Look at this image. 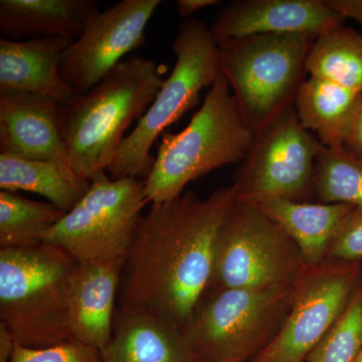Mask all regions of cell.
I'll return each instance as SVG.
<instances>
[{
	"label": "cell",
	"mask_w": 362,
	"mask_h": 362,
	"mask_svg": "<svg viewBox=\"0 0 362 362\" xmlns=\"http://www.w3.org/2000/svg\"><path fill=\"white\" fill-rule=\"evenodd\" d=\"M237 201L232 185L206 199L187 192L151 204L124 262L118 310L150 314L182 330L211 285L221 230Z\"/></svg>",
	"instance_id": "6da1fadb"
},
{
	"label": "cell",
	"mask_w": 362,
	"mask_h": 362,
	"mask_svg": "<svg viewBox=\"0 0 362 362\" xmlns=\"http://www.w3.org/2000/svg\"><path fill=\"white\" fill-rule=\"evenodd\" d=\"M165 78L152 59H124L92 90L59 107L71 169L92 182L107 173L126 130L148 110Z\"/></svg>",
	"instance_id": "7a4b0ae2"
},
{
	"label": "cell",
	"mask_w": 362,
	"mask_h": 362,
	"mask_svg": "<svg viewBox=\"0 0 362 362\" xmlns=\"http://www.w3.org/2000/svg\"><path fill=\"white\" fill-rule=\"evenodd\" d=\"M256 133L243 117L228 80L218 76L201 108L180 132H164L153 168L147 176L149 204L173 201L190 182L216 169L240 163Z\"/></svg>",
	"instance_id": "3957f363"
},
{
	"label": "cell",
	"mask_w": 362,
	"mask_h": 362,
	"mask_svg": "<svg viewBox=\"0 0 362 362\" xmlns=\"http://www.w3.org/2000/svg\"><path fill=\"white\" fill-rule=\"evenodd\" d=\"M76 264L63 249L45 243L0 249V323L21 346L47 349L76 342L68 314Z\"/></svg>",
	"instance_id": "277c9868"
},
{
	"label": "cell",
	"mask_w": 362,
	"mask_h": 362,
	"mask_svg": "<svg viewBox=\"0 0 362 362\" xmlns=\"http://www.w3.org/2000/svg\"><path fill=\"white\" fill-rule=\"evenodd\" d=\"M176 62L158 95L134 130L125 136L107 173L111 180L145 177L153 168L150 150L166 128L199 102L204 88L221 75L218 44L204 21L181 23L173 45Z\"/></svg>",
	"instance_id": "5b68a950"
},
{
	"label": "cell",
	"mask_w": 362,
	"mask_h": 362,
	"mask_svg": "<svg viewBox=\"0 0 362 362\" xmlns=\"http://www.w3.org/2000/svg\"><path fill=\"white\" fill-rule=\"evenodd\" d=\"M316 37L256 35L218 42L221 75L255 133L294 106Z\"/></svg>",
	"instance_id": "8992f818"
},
{
	"label": "cell",
	"mask_w": 362,
	"mask_h": 362,
	"mask_svg": "<svg viewBox=\"0 0 362 362\" xmlns=\"http://www.w3.org/2000/svg\"><path fill=\"white\" fill-rule=\"evenodd\" d=\"M294 285L207 293L183 337L202 362H252L282 329Z\"/></svg>",
	"instance_id": "52a82bcc"
},
{
	"label": "cell",
	"mask_w": 362,
	"mask_h": 362,
	"mask_svg": "<svg viewBox=\"0 0 362 362\" xmlns=\"http://www.w3.org/2000/svg\"><path fill=\"white\" fill-rule=\"evenodd\" d=\"M308 267L294 240L259 204L238 199L221 230L206 294L292 286Z\"/></svg>",
	"instance_id": "ba28073f"
},
{
	"label": "cell",
	"mask_w": 362,
	"mask_h": 362,
	"mask_svg": "<svg viewBox=\"0 0 362 362\" xmlns=\"http://www.w3.org/2000/svg\"><path fill=\"white\" fill-rule=\"evenodd\" d=\"M147 204L144 180H111L104 173L44 243L61 247L78 263L125 261Z\"/></svg>",
	"instance_id": "9c48e42d"
},
{
	"label": "cell",
	"mask_w": 362,
	"mask_h": 362,
	"mask_svg": "<svg viewBox=\"0 0 362 362\" xmlns=\"http://www.w3.org/2000/svg\"><path fill=\"white\" fill-rule=\"evenodd\" d=\"M321 143L300 123L294 106L255 136L235 170L233 185L240 201L281 199L309 202L314 197L316 160Z\"/></svg>",
	"instance_id": "30bf717a"
},
{
	"label": "cell",
	"mask_w": 362,
	"mask_h": 362,
	"mask_svg": "<svg viewBox=\"0 0 362 362\" xmlns=\"http://www.w3.org/2000/svg\"><path fill=\"white\" fill-rule=\"evenodd\" d=\"M362 279L361 262L327 259L295 283L289 315L277 337L252 362H303L343 315Z\"/></svg>",
	"instance_id": "8fae6325"
},
{
	"label": "cell",
	"mask_w": 362,
	"mask_h": 362,
	"mask_svg": "<svg viewBox=\"0 0 362 362\" xmlns=\"http://www.w3.org/2000/svg\"><path fill=\"white\" fill-rule=\"evenodd\" d=\"M161 0H121L93 13L78 40L64 52L61 75L78 94H86L124 57L141 47L145 30Z\"/></svg>",
	"instance_id": "7c38bea8"
},
{
	"label": "cell",
	"mask_w": 362,
	"mask_h": 362,
	"mask_svg": "<svg viewBox=\"0 0 362 362\" xmlns=\"http://www.w3.org/2000/svg\"><path fill=\"white\" fill-rule=\"evenodd\" d=\"M326 0H238L223 7L211 26L216 42L256 35H309L342 25Z\"/></svg>",
	"instance_id": "4fadbf2b"
},
{
	"label": "cell",
	"mask_w": 362,
	"mask_h": 362,
	"mask_svg": "<svg viewBox=\"0 0 362 362\" xmlns=\"http://www.w3.org/2000/svg\"><path fill=\"white\" fill-rule=\"evenodd\" d=\"M59 104L26 92H0V154L70 165L59 126Z\"/></svg>",
	"instance_id": "5bb4252c"
},
{
	"label": "cell",
	"mask_w": 362,
	"mask_h": 362,
	"mask_svg": "<svg viewBox=\"0 0 362 362\" xmlns=\"http://www.w3.org/2000/svg\"><path fill=\"white\" fill-rule=\"evenodd\" d=\"M124 262H83L71 272L69 325L76 342L101 352L113 334Z\"/></svg>",
	"instance_id": "9a60e30c"
},
{
	"label": "cell",
	"mask_w": 362,
	"mask_h": 362,
	"mask_svg": "<svg viewBox=\"0 0 362 362\" xmlns=\"http://www.w3.org/2000/svg\"><path fill=\"white\" fill-rule=\"evenodd\" d=\"M73 42L66 37L23 42L0 37V92L33 93L68 104L78 93L62 77L61 64Z\"/></svg>",
	"instance_id": "2e32d148"
},
{
	"label": "cell",
	"mask_w": 362,
	"mask_h": 362,
	"mask_svg": "<svg viewBox=\"0 0 362 362\" xmlns=\"http://www.w3.org/2000/svg\"><path fill=\"white\" fill-rule=\"evenodd\" d=\"M100 362H202L182 331L146 313L117 309L113 334Z\"/></svg>",
	"instance_id": "e0dca14e"
},
{
	"label": "cell",
	"mask_w": 362,
	"mask_h": 362,
	"mask_svg": "<svg viewBox=\"0 0 362 362\" xmlns=\"http://www.w3.org/2000/svg\"><path fill=\"white\" fill-rule=\"evenodd\" d=\"M98 11L95 0H1L0 33L14 42L49 37L76 40Z\"/></svg>",
	"instance_id": "ac0fdd59"
},
{
	"label": "cell",
	"mask_w": 362,
	"mask_h": 362,
	"mask_svg": "<svg viewBox=\"0 0 362 362\" xmlns=\"http://www.w3.org/2000/svg\"><path fill=\"white\" fill-rule=\"evenodd\" d=\"M257 204L294 240L308 266L318 265L328 259L340 223L354 207L281 199Z\"/></svg>",
	"instance_id": "d6986e66"
},
{
	"label": "cell",
	"mask_w": 362,
	"mask_h": 362,
	"mask_svg": "<svg viewBox=\"0 0 362 362\" xmlns=\"http://www.w3.org/2000/svg\"><path fill=\"white\" fill-rule=\"evenodd\" d=\"M361 94L310 77L300 88L294 108L304 129L315 133L324 146L335 148L346 143Z\"/></svg>",
	"instance_id": "ffe728a7"
},
{
	"label": "cell",
	"mask_w": 362,
	"mask_h": 362,
	"mask_svg": "<svg viewBox=\"0 0 362 362\" xmlns=\"http://www.w3.org/2000/svg\"><path fill=\"white\" fill-rule=\"evenodd\" d=\"M92 182L84 180L70 165L54 161L28 160L0 154V188L11 192H33L69 213Z\"/></svg>",
	"instance_id": "44dd1931"
},
{
	"label": "cell",
	"mask_w": 362,
	"mask_h": 362,
	"mask_svg": "<svg viewBox=\"0 0 362 362\" xmlns=\"http://www.w3.org/2000/svg\"><path fill=\"white\" fill-rule=\"evenodd\" d=\"M310 77L362 93V33L340 25L314 40L306 61Z\"/></svg>",
	"instance_id": "7402d4cb"
},
{
	"label": "cell",
	"mask_w": 362,
	"mask_h": 362,
	"mask_svg": "<svg viewBox=\"0 0 362 362\" xmlns=\"http://www.w3.org/2000/svg\"><path fill=\"white\" fill-rule=\"evenodd\" d=\"M65 214L51 202L32 201L18 192L0 190V249L42 244Z\"/></svg>",
	"instance_id": "603a6c76"
},
{
	"label": "cell",
	"mask_w": 362,
	"mask_h": 362,
	"mask_svg": "<svg viewBox=\"0 0 362 362\" xmlns=\"http://www.w3.org/2000/svg\"><path fill=\"white\" fill-rule=\"evenodd\" d=\"M314 197L321 204H344L362 209V156L343 146L321 144L316 160Z\"/></svg>",
	"instance_id": "cb8c5ba5"
},
{
	"label": "cell",
	"mask_w": 362,
	"mask_h": 362,
	"mask_svg": "<svg viewBox=\"0 0 362 362\" xmlns=\"http://www.w3.org/2000/svg\"><path fill=\"white\" fill-rule=\"evenodd\" d=\"M362 349V279L349 306L306 362H354Z\"/></svg>",
	"instance_id": "d4e9b609"
},
{
	"label": "cell",
	"mask_w": 362,
	"mask_h": 362,
	"mask_svg": "<svg viewBox=\"0 0 362 362\" xmlns=\"http://www.w3.org/2000/svg\"><path fill=\"white\" fill-rule=\"evenodd\" d=\"M11 362H100V351L78 342L47 349H28L16 343Z\"/></svg>",
	"instance_id": "484cf974"
},
{
	"label": "cell",
	"mask_w": 362,
	"mask_h": 362,
	"mask_svg": "<svg viewBox=\"0 0 362 362\" xmlns=\"http://www.w3.org/2000/svg\"><path fill=\"white\" fill-rule=\"evenodd\" d=\"M328 259L362 261V209L352 207L343 218L331 244Z\"/></svg>",
	"instance_id": "4316f807"
},
{
	"label": "cell",
	"mask_w": 362,
	"mask_h": 362,
	"mask_svg": "<svg viewBox=\"0 0 362 362\" xmlns=\"http://www.w3.org/2000/svg\"><path fill=\"white\" fill-rule=\"evenodd\" d=\"M326 4L343 18H354L362 28V0H326Z\"/></svg>",
	"instance_id": "83f0119b"
},
{
	"label": "cell",
	"mask_w": 362,
	"mask_h": 362,
	"mask_svg": "<svg viewBox=\"0 0 362 362\" xmlns=\"http://www.w3.org/2000/svg\"><path fill=\"white\" fill-rule=\"evenodd\" d=\"M345 146L362 156V93L357 101L354 120H352Z\"/></svg>",
	"instance_id": "f1b7e54d"
},
{
	"label": "cell",
	"mask_w": 362,
	"mask_h": 362,
	"mask_svg": "<svg viewBox=\"0 0 362 362\" xmlns=\"http://www.w3.org/2000/svg\"><path fill=\"white\" fill-rule=\"evenodd\" d=\"M218 4L221 2L218 0H177L176 8H177L178 16L187 20V18H192V16H194L197 11Z\"/></svg>",
	"instance_id": "f546056e"
},
{
	"label": "cell",
	"mask_w": 362,
	"mask_h": 362,
	"mask_svg": "<svg viewBox=\"0 0 362 362\" xmlns=\"http://www.w3.org/2000/svg\"><path fill=\"white\" fill-rule=\"evenodd\" d=\"M16 344L13 333L4 323H0V362H11Z\"/></svg>",
	"instance_id": "4dcf8cb0"
},
{
	"label": "cell",
	"mask_w": 362,
	"mask_h": 362,
	"mask_svg": "<svg viewBox=\"0 0 362 362\" xmlns=\"http://www.w3.org/2000/svg\"><path fill=\"white\" fill-rule=\"evenodd\" d=\"M354 362H362V349L359 352L358 356L356 357V361Z\"/></svg>",
	"instance_id": "1f68e13d"
}]
</instances>
